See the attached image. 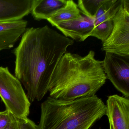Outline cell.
<instances>
[{
    "label": "cell",
    "mask_w": 129,
    "mask_h": 129,
    "mask_svg": "<svg viewBox=\"0 0 129 129\" xmlns=\"http://www.w3.org/2000/svg\"><path fill=\"white\" fill-rule=\"evenodd\" d=\"M27 20L0 22V51L14 47L27 30Z\"/></svg>",
    "instance_id": "cell-11"
},
{
    "label": "cell",
    "mask_w": 129,
    "mask_h": 129,
    "mask_svg": "<svg viewBox=\"0 0 129 129\" xmlns=\"http://www.w3.org/2000/svg\"><path fill=\"white\" fill-rule=\"evenodd\" d=\"M0 97L6 109L19 119L28 118L31 103L20 81L7 67H0Z\"/></svg>",
    "instance_id": "cell-4"
},
{
    "label": "cell",
    "mask_w": 129,
    "mask_h": 129,
    "mask_svg": "<svg viewBox=\"0 0 129 129\" xmlns=\"http://www.w3.org/2000/svg\"><path fill=\"white\" fill-rule=\"evenodd\" d=\"M16 117L6 110L0 112V129H4Z\"/></svg>",
    "instance_id": "cell-15"
},
{
    "label": "cell",
    "mask_w": 129,
    "mask_h": 129,
    "mask_svg": "<svg viewBox=\"0 0 129 129\" xmlns=\"http://www.w3.org/2000/svg\"><path fill=\"white\" fill-rule=\"evenodd\" d=\"M102 66L106 78L124 97H129V56L105 52Z\"/></svg>",
    "instance_id": "cell-6"
},
{
    "label": "cell",
    "mask_w": 129,
    "mask_h": 129,
    "mask_svg": "<svg viewBox=\"0 0 129 129\" xmlns=\"http://www.w3.org/2000/svg\"><path fill=\"white\" fill-rule=\"evenodd\" d=\"M112 31L102 43V50L123 56H129V0H121L113 18Z\"/></svg>",
    "instance_id": "cell-5"
},
{
    "label": "cell",
    "mask_w": 129,
    "mask_h": 129,
    "mask_svg": "<svg viewBox=\"0 0 129 129\" xmlns=\"http://www.w3.org/2000/svg\"><path fill=\"white\" fill-rule=\"evenodd\" d=\"M121 0H106L98 10L94 18V29L91 37L103 43L108 38L113 27V18Z\"/></svg>",
    "instance_id": "cell-7"
},
{
    "label": "cell",
    "mask_w": 129,
    "mask_h": 129,
    "mask_svg": "<svg viewBox=\"0 0 129 129\" xmlns=\"http://www.w3.org/2000/svg\"><path fill=\"white\" fill-rule=\"evenodd\" d=\"M106 105L97 96L69 101L50 96L42 103L37 129H89L106 115Z\"/></svg>",
    "instance_id": "cell-3"
},
{
    "label": "cell",
    "mask_w": 129,
    "mask_h": 129,
    "mask_svg": "<svg viewBox=\"0 0 129 129\" xmlns=\"http://www.w3.org/2000/svg\"></svg>",
    "instance_id": "cell-18"
},
{
    "label": "cell",
    "mask_w": 129,
    "mask_h": 129,
    "mask_svg": "<svg viewBox=\"0 0 129 129\" xmlns=\"http://www.w3.org/2000/svg\"><path fill=\"white\" fill-rule=\"evenodd\" d=\"M19 121L21 129H37L35 123L28 118L19 119Z\"/></svg>",
    "instance_id": "cell-16"
},
{
    "label": "cell",
    "mask_w": 129,
    "mask_h": 129,
    "mask_svg": "<svg viewBox=\"0 0 129 129\" xmlns=\"http://www.w3.org/2000/svg\"><path fill=\"white\" fill-rule=\"evenodd\" d=\"M93 50L84 56L66 53L51 78L50 96L69 101L95 95L107 78L102 61L96 59Z\"/></svg>",
    "instance_id": "cell-2"
},
{
    "label": "cell",
    "mask_w": 129,
    "mask_h": 129,
    "mask_svg": "<svg viewBox=\"0 0 129 129\" xmlns=\"http://www.w3.org/2000/svg\"><path fill=\"white\" fill-rule=\"evenodd\" d=\"M106 112L110 129H129V99L118 95L109 96Z\"/></svg>",
    "instance_id": "cell-8"
},
{
    "label": "cell",
    "mask_w": 129,
    "mask_h": 129,
    "mask_svg": "<svg viewBox=\"0 0 129 129\" xmlns=\"http://www.w3.org/2000/svg\"><path fill=\"white\" fill-rule=\"evenodd\" d=\"M106 0H79L77 6L84 16L94 19L98 10Z\"/></svg>",
    "instance_id": "cell-14"
},
{
    "label": "cell",
    "mask_w": 129,
    "mask_h": 129,
    "mask_svg": "<svg viewBox=\"0 0 129 129\" xmlns=\"http://www.w3.org/2000/svg\"><path fill=\"white\" fill-rule=\"evenodd\" d=\"M4 129H21L19 118L16 117Z\"/></svg>",
    "instance_id": "cell-17"
},
{
    "label": "cell",
    "mask_w": 129,
    "mask_h": 129,
    "mask_svg": "<svg viewBox=\"0 0 129 129\" xmlns=\"http://www.w3.org/2000/svg\"><path fill=\"white\" fill-rule=\"evenodd\" d=\"M82 16L77 4L72 0H69L67 1L63 7L59 10L47 21L53 26L58 22L77 19Z\"/></svg>",
    "instance_id": "cell-13"
},
{
    "label": "cell",
    "mask_w": 129,
    "mask_h": 129,
    "mask_svg": "<svg viewBox=\"0 0 129 129\" xmlns=\"http://www.w3.org/2000/svg\"><path fill=\"white\" fill-rule=\"evenodd\" d=\"M65 0H34L31 13L36 20H47L66 4Z\"/></svg>",
    "instance_id": "cell-12"
},
{
    "label": "cell",
    "mask_w": 129,
    "mask_h": 129,
    "mask_svg": "<svg viewBox=\"0 0 129 129\" xmlns=\"http://www.w3.org/2000/svg\"><path fill=\"white\" fill-rule=\"evenodd\" d=\"M34 0H0V22L22 19L31 12Z\"/></svg>",
    "instance_id": "cell-10"
},
{
    "label": "cell",
    "mask_w": 129,
    "mask_h": 129,
    "mask_svg": "<svg viewBox=\"0 0 129 129\" xmlns=\"http://www.w3.org/2000/svg\"><path fill=\"white\" fill-rule=\"evenodd\" d=\"M74 41L48 25L27 28L13 53L15 76L30 102L40 101L49 92L55 69Z\"/></svg>",
    "instance_id": "cell-1"
},
{
    "label": "cell",
    "mask_w": 129,
    "mask_h": 129,
    "mask_svg": "<svg viewBox=\"0 0 129 129\" xmlns=\"http://www.w3.org/2000/svg\"><path fill=\"white\" fill-rule=\"evenodd\" d=\"M55 27L64 36L78 42L85 41L94 29V19L83 16L74 20L60 22L55 24Z\"/></svg>",
    "instance_id": "cell-9"
}]
</instances>
